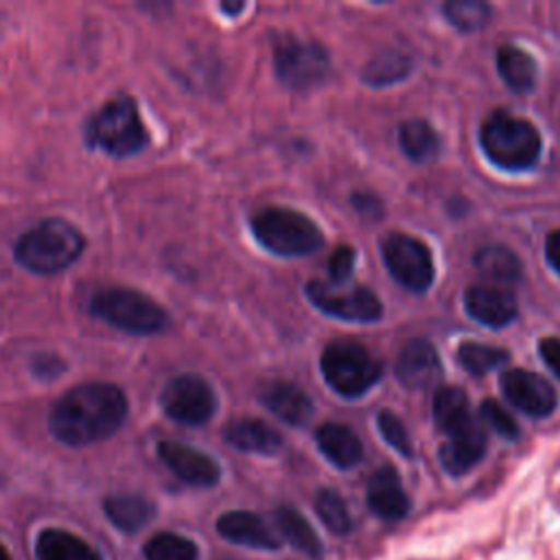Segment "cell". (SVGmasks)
Here are the masks:
<instances>
[{
  "label": "cell",
  "mask_w": 560,
  "mask_h": 560,
  "mask_svg": "<svg viewBox=\"0 0 560 560\" xmlns=\"http://www.w3.org/2000/svg\"><path fill=\"white\" fill-rule=\"evenodd\" d=\"M260 400L276 418L291 427H300L313 416L311 398L298 385L287 381H273L265 385Z\"/></svg>",
  "instance_id": "cell-19"
},
{
  "label": "cell",
  "mask_w": 560,
  "mask_h": 560,
  "mask_svg": "<svg viewBox=\"0 0 560 560\" xmlns=\"http://www.w3.org/2000/svg\"><path fill=\"white\" fill-rule=\"evenodd\" d=\"M381 361L357 341L335 339L322 352V374L326 383L346 398L365 394L381 378Z\"/></svg>",
  "instance_id": "cell-7"
},
{
  "label": "cell",
  "mask_w": 560,
  "mask_h": 560,
  "mask_svg": "<svg viewBox=\"0 0 560 560\" xmlns=\"http://www.w3.org/2000/svg\"><path fill=\"white\" fill-rule=\"evenodd\" d=\"M144 558L147 560H197L199 549L186 536L162 532L147 540Z\"/></svg>",
  "instance_id": "cell-32"
},
{
  "label": "cell",
  "mask_w": 560,
  "mask_h": 560,
  "mask_svg": "<svg viewBox=\"0 0 560 560\" xmlns=\"http://www.w3.org/2000/svg\"><path fill=\"white\" fill-rule=\"evenodd\" d=\"M352 203H354L357 212H359L361 217H365V219H381V214H383V212H381L383 206H381V199H378L376 195L359 192V195L352 197Z\"/></svg>",
  "instance_id": "cell-37"
},
{
  "label": "cell",
  "mask_w": 560,
  "mask_h": 560,
  "mask_svg": "<svg viewBox=\"0 0 560 560\" xmlns=\"http://www.w3.org/2000/svg\"><path fill=\"white\" fill-rule=\"evenodd\" d=\"M398 142L411 162H429L440 153V136L422 118L405 120L398 127Z\"/></svg>",
  "instance_id": "cell-27"
},
{
  "label": "cell",
  "mask_w": 560,
  "mask_h": 560,
  "mask_svg": "<svg viewBox=\"0 0 560 560\" xmlns=\"http://www.w3.org/2000/svg\"><path fill=\"white\" fill-rule=\"evenodd\" d=\"M396 376L409 389H427L442 376V363L435 348L424 339H411L398 354Z\"/></svg>",
  "instance_id": "cell-15"
},
{
  "label": "cell",
  "mask_w": 560,
  "mask_h": 560,
  "mask_svg": "<svg viewBox=\"0 0 560 560\" xmlns=\"http://www.w3.org/2000/svg\"><path fill=\"white\" fill-rule=\"evenodd\" d=\"M256 241L278 256H308L322 249L324 234L313 219L291 208H265L252 219Z\"/></svg>",
  "instance_id": "cell-4"
},
{
  "label": "cell",
  "mask_w": 560,
  "mask_h": 560,
  "mask_svg": "<svg viewBox=\"0 0 560 560\" xmlns=\"http://www.w3.org/2000/svg\"><path fill=\"white\" fill-rule=\"evenodd\" d=\"M540 357L547 368L560 378V337H547L540 341Z\"/></svg>",
  "instance_id": "cell-38"
},
{
  "label": "cell",
  "mask_w": 560,
  "mask_h": 560,
  "mask_svg": "<svg viewBox=\"0 0 560 560\" xmlns=\"http://www.w3.org/2000/svg\"><path fill=\"white\" fill-rule=\"evenodd\" d=\"M468 315L490 328L508 326L516 317V302L512 293L492 284H472L464 295Z\"/></svg>",
  "instance_id": "cell-17"
},
{
  "label": "cell",
  "mask_w": 560,
  "mask_h": 560,
  "mask_svg": "<svg viewBox=\"0 0 560 560\" xmlns=\"http://www.w3.org/2000/svg\"><path fill=\"white\" fill-rule=\"evenodd\" d=\"M409 72H411V59L407 55L398 50H385L370 59V63L363 70V81L374 88H383V85L402 81Z\"/></svg>",
  "instance_id": "cell-29"
},
{
  "label": "cell",
  "mask_w": 560,
  "mask_h": 560,
  "mask_svg": "<svg viewBox=\"0 0 560 560\" xmlns=\"http://www.w3.org/2000/svg\"><path fill=\"white\" fill-rule=\"evenodd\" d=\"M0 560H11V556H9V551H7V547L0 542Z\"/></svg>",
  "instance_id": "cell-41"
},
{
  "label": "cell",
  "mask_w": 560,
  "mask_h": 560,
  "mask_svg": "<svg viewBox=\"0 0 560 560\" xmlns=\"http://www.w3.org/2000/svg\"><path fill=\"white\" fill-rule=\"evenodd\" d=\"M90 311L131 335H153L168 326V315L155 300L125 287H112L94 293Z\"/></svg>",
  "instance_id": "cell-6"
},
{
  "label": "cell",
  "mask_w": 560,
  "mask_h": 560,
  "mask_svg": "<svg viewBox=\"0 0 560 560\" xmlns=\"http://www.w3.org/2000/svg\"><path fill=\"white\" fill-rule=\"evenodd\" d=\"M37 560H101V556L77 534L66 529H44L35 542Z\"/></svg>",
  "instance_id": "cell-24"
},
{
  "label": "cell",
  "mask_w": 560,
  "mask_h": 560,
  "mask_svg": "<svg viewBox=\"0 0 560 560\" xmlns=\"http://www.w3.org/2000/svg\"><path fill=\"white\" fill-rule=\"evenodd\" d=\"M376 424H378L381 435L385 438V442H387L392 448H396L402 457H411V453H413L411 438H409V433H407L402 420H400L396 413H392V411H381V413L376 416Z\"/></svg>",
  "instance_id": "cell-35"
},
{
  "label": "cell",
  "mask_w": 560,
  "mask_h": 560,
  "mask_svg": "<svg viewBox=\"0 0 560 560\" xmlns=\"http://www.w3.org/2000/svg\"><path fill=\"white\" fill-rule=\"evenodd\" d=\"M315 512H317L319 521L337 536H343L352 529V514H350L346 501L341 499L339 492H335L330 488L317 490Z\"/></svg>",
  "instance_id": "cell-31"
},
{
  "label": "cell",
  "mask_w": 560,
  "mask_h": 560,
  "mask_svg": "<svg viewBox=\"0 0 560 560\" xmlns=\"http://www.w3.org/2000/svg\"><path fill=\"white\" fill-rule=\"evenodd\" d=\"M223 9H225V11H232V13H234V11H241V9H243V4H241V2H238V4H223Z\"/></svg>",
  "instance_id": "cell-40"
},
{
  "label": "cell",
  "mask_w": 560,
  "mask_h": 560,
  "mask_svg": "<svg viewBox=\"0 0 560 560\" xmlns=\"http://www.w3.org/2000/svg\"><path fill=\"white\" fill-rule=\"evenodd\" d=\"M503 396L523 413L534 418H545L556 409V389L553 385L536 372L521 368L505 370L501 374Z\"/></svg>",
  "instance_id": "cell-12"
},
{
  "label": "cell",
  "mask_w": 560,
  "mask_h": 560,
  "mask_svg": "<svg viewBox=\"0 0 560 560\" xmlns=\"http://www.w3.org/2000/svg\"><path fill=\"white\" fill-rule=\"evenodd\" d=\"M545 256H547L549 265L556 269V273L560 276V230H556V232H551V234L547 236Z\"/></svg>",
  "instance_id": "cell-39"
},
{
  "label": "cell",
  "mask_w": 560,
  "mask_h": 560,
  "mask_svg": "<svg viewBox=\"0 0 560 560\" xmlns=\"http://www.w3.org/2000/svg\"><path fill=\"white\" fill-rule=\"evenodd\" d=\"M457 359L470 374L481 376V374H488V372L499 370L501 365H505L510 361V354H508V350L497 348V346H488V343H479V341H466V343L459 346Z\"/></svg>",
  "instance_id": "cell-30"
},
{
  "label": "cell",
  "mask_w": 560,
  "mask_h": 560,
  "mask_svg": "<svg viewBox=\"0 0 560 560\" xmlns=\"http://www.w3.org/2000/svg\"><path fill=\"white\" fill-rule=\"evenodd\" d=\"M85 247L83 234L63 219H46L15 243V260L35 273H57L72 265Z\"/></svg>",
  "instance_id": "cell-2"
},
{
  "label": "cell",
  "mask_w": 560,
  "mask_h": 560,
  "mask_svg": "<svg viewBox=\"0 0 560 560\" xmlns=\"http://www.w3.org/2000/svg\"><path fill=\"white\" fill-rule=\"evenodd\" d=\"M315 442L322 455L337 468H352L361 462L363 457V444L359 435L339 422H324L315 431Z\"/></svg>",
  "instance_id": "cell-20"
},
{
  "label": "cell",
  "mask_w": 560,
  "mask_h": 560,
  "mask_svg": "<svg viewBox=\"0 0 560 560\" xmlns=\"http://www.w3.org/2000/svg\"><path fill=\"white\" fill-rule=\"evenodd\" d=\"M444 15L455 28L472 33L486 26L490 18V7L481 0H448L444 4Z\"/></svg>",
  "instance_id": "cell-33"
},
{
  "label": "cell",
  "mask_w": 560,
  "mask_h": 560,
  "mask_svg": "<svg viewBox=\"0 0 560 560\" xmlns=\"http://www.w3.org/2000/svg\"><path fill=\"white\" fill-rule=\"evenodd\" d=\"M479 418H481V422H486L501 438H505V440H516L518 438V424L501 402H497L492 398L483 400L481 407H479Z\"/></svg>",
  "instance_id": "cell-34"
},
{
  "label": "cell",
  "mask_w": 560,
  "mask_h": 560,
  "mask_svg": "<svg viewBox=\"0 0 560 560\" xmlns=\"http://www.w3.org/2000/svg\"><path fill=\"white\" fill-rule=\"evenodd\" d=\"M383 260L392 278L413 293H424L433 282V258L429 247L409 234H389L383 245Z\"/></svg>",
  "instance_id": "cell-9"
},
{
  "label": "cell",
  "mask_w": 560,
  "mask_h": 560,
  "mask_svg": "<svg viewBox=\"0 0 560 560\" xmlns=\"http://www.w3.org/2000/svg\"><path fill=\"white\" fill-rule=\"evenodd\" d=\"M354 258H357V254L350 245H341L332 252V256L328 258V273L335 284H343L352 276Z\"/></svg>",
  "instance_id": "cell-36"
},
{
  "label": "cell",
  "mask_w": 560,
  "mask_h": 560,
  "mask_svg": "<svg viewBox=\"0 0 560 560\" xmlns=\"http://www.w3.org/2000/svg\"><path fill=\"white\" fill-rule=\"evenodd\" d=\"M368 508L383 521H400L407 516L411 501L402 488V481L392 466H381L368 481Z\"/></svg>",
  "instance_id": "cell-16"
},
{
  "label": "cell",
  "mask_w": 560,
  "mask_h": 560,
  "mask_svg": "<svg viewBox=\"0 0 560 560\" xmlns=\"http://www.w3.org/2000/svg\"><path fill=\"white\" fill-rule=\"evenodd\" d=\"M477 271L497 284H512L521 278V260L503 245H486L475 254Z\"/></svg>",
  "instance_id": "cell-28"
},
{
  "label": "cell",
  "mask_w": 560,
  "mask_h": 560,
  "mask_svg": "<svg viewBox=\"0 0 560 560\" xmlns=\"http://www.w3.org/2000/svg\"><path fill=\"white\" fill-rule=\"evenodd\" d=\"M273 63L278 79L291 90H311L319 85L328 70V52L315 42H300L295 37H282L273 48Z\"/></svg>",
  "instance_id": "cell-8"
},
{
  "label": "cell",
  "mask_w": 560,
  "mask_h": 560,
  "mask_svg": "<svg viewBox=\"0 0 560 560\" xmlns=\"http://www.w3.org/2000/svg\"><path fill=\"white\" fill-rule=\"evenodd\" d=\"M479 140L488 160L505 171L532 168L542 147L538 129L508 112H492L481 125Z\"/></svg>",
  "instance_id": "cell-3"
},
{
  "label": "cell",
  "mask_w": 560,
  "mask_h": 560,
  "mask_svg": "<svg viewBox=\"0 0 560 560\" xmlns=\"http://www.w3.org/2000/svg\"><path fill=\"white\" fill-rule=\"evenodd\" d=\"M497 68H499V74L505 81V85L518 94L529 92L536 83L534 59L516 46L505 44L497 50Z\"/></svg>",
  "instance_id": "cell-26"
},
{
  "label": "cell",
  "mask_w": 560,
  "mask_h": 560,
  "mask_svg": "<svg viewBox=\"0 0 560 560\" xmlns=\"http://www.w3.org/2000/svg\"><path fill=\"white\" fill-rule=\"evenodd\" d=\"M217 532L221 538H225L232 545L249 547V549H262V551H276L280 547L278 536L271 532V527L249 510H230L223 512L217 518Z\"/></svg>",
  "instance_id": "cell-14"
},
{
  "label": "cell",
  "mask_w": 560,
  "mask_h": 560,
  "mask_svg": "<svg viewBox=\"0 0 560 560\" xmlns=\"http://www.w3.org/2000/svg\"><path fill=\"white\" fill-rule=\"evenodd\" d=\"M433 420L446 435H455L477 422L470 413L468 396L462 389L448 385L440 387L433 396Z\"/></svg>",
  "instance_id": "cell-23"
},
{
  "label": "cell",
  "mask_w": 560,
  "mask_h": 560,
  "mask_svg": "<svg viewBox=\"0 0 560 560\" xmlns=\"http://www.w3.org/2000/svg\"><path fill=\"white\" fill-rule=\"evenodd\" d=\"M158 453H160L162 462L182 481H186L190 486L210 488L221 477V468H219V464L210 455H206V453H201V451H197L192 446H186L182 442L164 440V442L158 444Z\"/></svg>",
  "instance_id": "cell-13"
},
{
  "label": "cell",
  "mask_w": 560,
  "mask_h": 560,
  "mask_svg": "<svg viewBox=\"0 0 560 560\" xmlns=\"http://www.w3.org/2000/svg\"><path fill=\"white\" fill-rule=\"evenodd\" d=\"M486 433L479 422L468 429L448 435V440L440 448V464L451 475H464L475 468L486 455Z\"/></svg>",
  "instance_id": "cell-18"
},
{
  "label": "cell",
  "mask_w": 560,
  "mask_h": 560,
  "mask_svg": "<svg viewBox=\"0 0 560 560\" xmlns=\"http://www.w3.org/2000/svg\"><path fill=\"white\" fill-rule=\"evenodd\" d=\"M88 144L109 155L127 158L147 147V129L133 98L116 96L107 101L88 122Z\"/></svg>",
  "instance_id": "cell-5"
},
{
  "label": "cell",
  "mask_w": 560,
  "mask_h": 560,
  "mask_svg": "<svg viewBox=\"0 0 560 560\" xmlns=\"http://www.w3.org/2000/svg\"><path fill=\"white\" fill-rule=\"evenodd\" d=\"M103 510L107 518L122 532H138L153 518V503L147 497L122 492V494H109L103 501Z\"/></svg>",
  "instance_id": "cell-25"
},
{
  "label": "cell",
  "mask_w": 560,
  "mask_h": 560,
  "mask_svg": "<svg viewBox=\"0 0 560 560\" xmlns=\"http://www.w3.org/2000/svg\"><path fill=\"white\" fill-rule=\"evenodd\" d=\"M164 413L188 427L206 424L217 409V396L210 383L197 374H179L166 383L160 394Z\"/></svg>",
  "instance_id": "cell-10"
},
{
  "label": "cell",
  "mask_w": 560,
  "mask_h": 560,
  "mask_svg": "<svg viewBox=\"0 0 560 560\" xmlns=\"http://www.w3.org/2000/svg\"><path fill=\"white\" fill-rule=\"evenodd\" d=\"M278 534H282V538L298 549L304 556L317 558L324 551V542L317 536L315 527L308 523V518L293 505H280L273 514Z\"/></svg>",
  "instance_id": "cell-22"
},
{
  "label": "cell",
  "mask_w": 560,
  "mask_h": 560,
  "mask_svg": "<svg viewBox=\"0 0 560 560\" xmlns=\"http://www.w3.org/2000/svg\"><path fill=\"white\" fill-rule=\"evenodd\" d=\"M225 440L238 451L273 455L282 446L280 433L258 418H236L225 427Z\"/></svg>",
  "instance_id": "cell-21"
},
{
  "label": "cell",
  "mask_w": 560,
  "mask_h": 560,
  "mask_svg": "<svg viewBox=\"0 0 560 560\" xmlns=\"http://www.w3.org/2000/svg\"><path fill=\"white\" fill-rule=\"evenodd\" d=\"M127 418V396L114 383H81L50 411V433L68 446H85L114 435Z\"/></svg>",
  "instance_id": "cell-1"
},
{
  "label": "cell",
  "mask_w": 560,
  "mask_h": 560,
  "mask_svg": "<svg viewBox=\"0 0 560 560\" xmlns=\"http://www.w3.org/2000/svg\"><path fill=\"white\" fill-rule=\"evenodd\" d=\"M308 300L326 315L346 322H376L383 315V304L374 291L368 287L341 289L339 284H326L313 280L306 284Z\"/></svg>",
  "instance_id": "cell-11"
}]
</instances>
